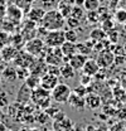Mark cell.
<instances>
[{"label": "cell", "instance_id": "6da1fadb", "mask_svg": "<svg viewBox=\"0 0 126 131\" xmlns=\"http://www.w3.org/2000/svg\"><path fill=\"white\" fill-rule=\"evenodd\" d=\"M40 25L43 28H46L48 32L58 30V29H63V27L66 25V19L61 15V13L57 9L48 10L44 14V18H43Z\"/></svg>", "mask_w": 126, "mask_h": 131}, {"label": "cell", "instance_id": "7a4b0ae2", "mask_svg": "<svg viewBox=\"0 0 126 131\" xmlns=\"http://www.w3.org/2000/svg\"><path fill=\"white\" fill-rule=\"evenodd\" d=\"M46 47H47V46H46V43H44V39L35 37V38H32L29 40H27L23 49H24L25 52H28L29 54H32L33 57L44 58V54H46V52H47V50H44Z\"/></svg>", "mask_w": 126, "mask_h": 131}, {"label": "cell", "instance_id": "3957f363", "mask_svg": "<svg viewBox=\"0 0 126 131\" xmlns=\"http://www.w3.org/2000/svg\"><path fill=\"white\" fill-rule=\"evenodd\" d=\"M71 95H72V90L66 83H58L50 91V97L56 103H67Z\"/></svg>", "mask_w": 126, "mask_h": 131}, {"label": "cell", "instance_id": "277c9868", "mask_svg": "<svg viewBox=\"0 0 126 131\" xmlns=\"http://www.w3.org/2000/svg\"><path fill=\"white\" fill-rule=\"evenodd\" d=\"M50 92L42 88V87H38L35 90L32 91V97L30 100L34 101L35 103H38V106L43 110H47L48 107L50 106Z\"/></svg>", "mask_w": 126, "mask_h": 131}, {"label": "cell", "instance_id": "5b68a950", "mask_svg": "<svg viewBox=\"0 0 126 131\" xmlns=\"http://www.w3.org/2000/svg\"><path fill=\"white\" fill-rule=\"evenodd\" d=\"M64 42H66V35H64V30H62V29L50 30L44 37V43L49 48H58Z\"/></svg>", "mask_w": 126, "mask_h": 131}, {"label": "cell", "instance_id": "8992f818", "mask_svg": "<svg viewBox=\"0 0 126 131\" xmlns=\"http://www.w3.org/2000/svg\"><path fill=\"white\" fill-rule=\"evenodd\" d=\"M49 48V47H48ZM63 53H62V49L61 47H58V48H49L46 52V54H44V61L47 62V64L49 66H61L64 63V61H63Z\"/></svg>", "mask_w": 126, "mask_h": 131}, {"label": "cell", "instance_id": "52a82bcc", "mask_svg": "<svg viewBox=\"0 0 126 131\" xmlns=\"http://www.w3.org/2000/svg\"><path fill=\"white\" fill-rule=\"evenodd\" d=\"M96 61L101 68H109L110 66H112V63H115V54L109 48L102 49L98 52Z\"/></svg>", "mask_w": 126, "mask_h": 131}, {"label": "cell", "instance_id": "ba28073f", "mask_svg": "<svg viewBox=\"0 0 126 131\" xmlns=\"http://www.w3.org/2000/svg\"><path fill=\"white\" fill-rule=\"evenodd\" d=\"M47 68H48V64L47 62L44 61V58L35 57L34 61L32 62V64L29 66V72H30V74L42 77V76H44L47 73Z\"/></svg>", "mask_w": 126, "mask_h": 131}, {"label": "cell", "instance_id": "9c48e42d", "mask_svg": "<svg viewBox=\"0 0 126 131\" xmlns=\"http://www.w3.org/2000/svg\"><path fill=\"white\" fill-rule=\"evenodd\" d=\"M5 16H6V19H8V20L13 21L14 24H18V23L23 19V16H24V12H23L19 6H16L15 4H10V5H8V6H6Z\"/></svg>", "mask_w": 126, "mask_h": 131}, {"label": "cell", "instance_id": "30bf717a", "mask_svg": "<svg viewBox=\"0 0 126 131\" xmlns=\"http://www.w3.org/2000/svg\"><path fill=\"white\" fill-rule=\"evenodd\" d=\"M34 58H35V57H33L28 52H25L24 49H20V50L18 52L16 57L14 58L15 67H25V68H29V66H30L32 62L34 61Z\"/></svg>", "mask_w": 126, "mask_h": 131}, {"label": "cell", "instance_id": "8fae6325", "mask_svg": "<svg viewBox=\"0 0 126 131\" xmlns=\"http://www.w3.org/2000/svg\"><path fill=\"white\" fill-rule=\"evenodd\" d=\"M58 83H59V82H58V77H57V76H53V74H50V73H46L44 76L40 77V87L44 88V90H47V91H49V92H50Z\"/></svg>", "mask_w": 126, "mask_h": 131}, {"label": "cell", "instance_id": "7c38bea8", "mask_svg": "<svg viewBox=\"0 0 126 131\" xmlns=\"http://www.w3.org/2000/svg\"><path fill=\"white\" fill-rule=\"evenodd\" d=\"M61 49H62V53H63V61L64 63H68V59L75 56L77 53V43H73V42H64L62 46H61Z\"/></svg>", "mask_w": 126, "mask_h": 131}, {"label": "cell", "instance_id": "4fadbf2b", "mask_svg": "<svg viewBox=\"0 0 126 131\" xmlns=\"http://www.w3.org/2000/svg\"><path fill=\"white\" fill-rule=\"evenodd\" d=\"M44 14H46V10L43 8H40V6H32L29 9V12L27 13L28 19L34 21V23H37L38 25L42 23V20L44 18Z\"/></svg>", "mask_w": 126, "mask_h": 131}, {"label": "cell", "instance_id": "5bb4252c", "mask_svg": "<svg viewBox=\"0 0 126 131\" xmlns=\"http://www.w3.org/2000/svg\"><path fill=\"white\" fill-rule=\"evenodd\" d=\"M100 69H101V67L98 66L97 61L88 57V59L86 61V63H85L83 68H82V72H83L85 74H88V76L93 77V76H96V74L100 72Z\"/></svg>", "mask_w": 126, "mask_h": 131}, {"label": "cell", "instance_id": "9a60e30c", "mask_svg": "<svg viewBox=\"0 0 126 131\" xmlns=\"http://www.w3.org/2000/svg\"><path fill=\"white\" fill-rule=\"evenodd\" d=\"M18 52H19V49L13 47L12 44H9V46H5L4 48L0 49V57L4 62H12V61H14Z\"/></svg>", "mask_w": 126, "mask_h": 131}, {"label": "cell", "instance_id": "2e32d148", "mask_svg": "<svg viewBox=\"0 0 126 131\" xmlns=\"http://www.w3.org/2000/svg\"><path fill=\"white\" fill-rule=\"evenodd\" d=\"M87 59H88V56H85V54H81V53H76L75 56H72L68 59V63L72 66L76 71H78V69L83 68V66H85Z\"/></svg>", "mask_w": 126, "mask_h": 131}, {"label": "cell", "instance_id": "e0dca14e", "mask_svg": "<svg viewBox=\"0 0 126 131\" xmlns=\"http://www.w3.org/2000/svg\"><path fill=\"white\" fill-rule=\"evenodd\" d=\"M1 78L6 82H15L18 80V73H16V67L13 66H8L1 71Z\"/></svg>", "mask_w": 126, "mask_h": 131}, {"label": "cell", "instance_id": "ac0fdd59", "mask_svg": "<svg viewBox=\"0 0 126 131\" xmlns=\"http://www.w3.org/2000/svg\"><path fill=\"white\" fill-rule=\"evenodd\" d=\"M67 103H69L73 108H79V110L86 107V100H85V97H81L78 95H76L75 92H72V95L69 96V100H68Z\"/></svg>", "mask_w": 126, "mask_h": 131}, {"label": "cell", "instance_id": "d6986e66", "mask_svg": "<svg viewBox=\"0 0 126 131\" xmlns=\"http://www.w3.org/2000/svg\"><path fill=\"white\" fill-rule=\"evenodd\" d=\"M106 37H107V34L102 28H94L90 32L88 39H91L93 43H98V42H102Z\"/></svg>", "mask_w": 126, "mask_h": 131}, {"label": "cell", "instance_id": "ffe728a7", "mask_svg": "<svg viewBox=\"0 0 126 131\" xmlns=\"http://www.w3.org/2000/svg\"><path fill=\"white\" fill-rule=\"evenodd\" d=\"M76 76V69L69 64V63H63L61 66V77L64 80H72Z\"/></svg>", "mask_w": 126, "mask_h": 131}, {"label": "cell", "instance_id": "44dd1931", "mask_svg": "<svg viewBox=\"0 0 126 131\" xmlns=\"http://www.w3.org/2000/svg\"><path fill=\"white\" fill-rule=\"evenodd\" d=\"M86 106H88L91 110H96V108H98L100 107V105H101V98L98 95H96V93H90V95H87L86 97Z\"/></svg>", "mask_w": 126, "mask_h": 131}, {"label": "cell", "instance_id": "7402d4cb", "mask_svg": "<svg viewBox=\"0 0 126 131\" xmlns=\"http://www.w3.org/2000/svg\"><path fill=\"white\" fill-rule=\"evenodd\" d=\"M54 131H69L72 129V122L69 118H63L61 121H54Z\"/></svg>", "mask_w": 126, "mask_h": 131}, {"label": "cell", "instance_id": "603a6c76", "mask_svg": "<svg viewBox=\"0 0 126 131\" xmlns=\"http://www.w3.org/2000/svg\"><path fill=\"white\" fill-rule=\"evenodd\" d=\"M10 44L13 46V47H15L16 49H20L24 48V44H25V39L23 38V35L19 33H15L13 37H10Z\"/></svg>", "mask_w": 126, "mask_h": 131}, {"label": "cell", "instance_id": "cb8c5ba5", "mask_svg": "<svg viewBox=\"0 0 126 131\" xmlns=\"http://www.w3.org/2000/svg\"><path fill=\"white\" fill-rule=\"evenodd\" d=\"M113 20L119 24H126V8H117L113 14Z\"/></svg>", "mask_w": 126, "mask_h": 131}, {"label": "cell", "instance_id": "d4e9b609", "mask_svg": "<svg viewBox=\"0 0 126 131\" xmlns=\"http://www.w3.org/2000/svg\"><path fill=\"white\" fill-rule=\"evenodd\" d=\"M100 6H101L100 0H85L83 3V8L86 12H96Z\"/></svg>", "mask_w": 126, "mask_h": 131}, {"label": "cell", "instance_id": "484cf974", "mask_svg": "<svg viewBox=\"0 0 126 131\" xmlns=\"http://www.w3.org/2000/svg\"><path fill=\"white\" fill-rule=\"evenodd\" d=\"M57 10L61 13V15H62L64 19H67V18H69V16H71L72 6H71V5L64 4V3H62V1H59V3H58V5H57Z\"/></svg>", "mask_w": 126, "mask_h": 131}, {"label": "cell", "instance_id": "4316f807", "mask_svg": "<svg viewBox=\"0 0 126 131\" xmlns=\"http://www.w3.org/2000/svg\"><path fill=\"white\" fill-rule=\"evenodd\" d=\"M25 84L32 90H35V88L40 87V77L34 76V74H29V77L25 80Z\"/></svg>", "mask_w": 126, "mask_h": 131}, {"label": "cell", "instance_id": "83f0119b", "mask_svg": "<svg viewBox=\"0 0 126 131\" xmlns=\"http://www.w3.org/2000/svg\"><path fill=\"white\" fill-rule=\"evenodd\" d=\"M85 8L83 6H79V5H73L72 6V10H71V16L77 19V20H82L83 16H85Z\"/></svg>", "mask_w": 126, "mask_h": 131}, {"label": "cell", "instance_id": "f1b7e54d", "mask_svg": "<svg viewBox=\"0 0 126 131\" xmlns=\"http://www.w3.org/2000/svg\"><path fill=\"white\" fill-rule=\"evenodd\" d=\"M58 3H59V0H39L40 8H43L46 12H48V10H53V9H57Z\"/></svg>", "mask_w": 126, "mask_h": 131}, {"label": "cell", "instance_id": "f546056e", "mask_svg": "<svg viewBox=\"0 0 126 131\" xmlns=\"http://www.w3.org/2000/svg\"><path fill=\"white\" fill-rule=\"evenodd\" d=\"M64 35H66V40L67 42H73V43H77L78 42V32L77 29H68V30H64Z\"/></svg>", "mask_w": 126, "mask_h": 131}, {"label": "cell", "instance_id": "4dcf8cb0", "mask_svg": "<svg viewBox=\"0 0 126 131\" xmlns=\"http://www.w3.org/2000/svg\"><path fill=\"white\" fill-rule=\"evenodd\" d=\"M33 3H34V0H15V4L16 6H19L23 12H29V9L32 8V5H33Z\"/></svg>", "mask_w": 126, "mask_h": 131}, {"label": "cell", "instance_id": "1f68e13d", "mask_svg": "<svg viewBox=\"0 0 126 131\" xmlns=\"http://www.w3.org/2000/svg\"><path fill=\"white\" fill-rule=\"evenodd\" d=\"M16 73H18V80L20 81H25L30 74L29 68H25V67H16Z\"/></svg>", "mask_w": 126, "mask_h": 131}, {"label": "cell", "instance_id": "d6a6232c", "mask_svg": "<svg viewBox=\"0 0 126 131\" xmlns=\"http://www.w3.org/2000/svg\"><path fill=\"white\" fill-rule=\"evenodd\" d=\"M86 19H87V23L93 25L96 23L100 21V16H98V13L97 10L96 12H87V15H86Z\"/></svg>", "mask_w": 126, "mask_h": 131}, {"label": "cell", "instance_id": "836d02e7", "mask_svg": "<svg viewBox=\"0 0 126 131\" xmlns=\"http://www.w3.org/2000/svg\"><path fill=\"white\" fill-rule=\"evenodd\" d=\"M101 23H102V24H101V28H102L105 32H110V30L113 29V27H115V20H112L110 18L102 20Z\"/></svg>", "mask_w": 126, "mask_h": 131}, {"label": "cell", "instance_id": "e575fe53", "mask_svg": "<svg viewBox=\"0 0 126 131\" xmlns=\"http://www.w3.org/2000/svg\"><path fill=\"white\" fill-rule=\"evenodd\" d=\"M9 106V95L5 91H0V108H6Z\"/></svg>", "mask_w": 126, "mask_h": 131}, {"label": "cell", "instance_id": "d590c367", "mask_svg": "<svg viewBox=\"0 0 126 131\" xmlns=\"http://www.w3.org/2000/svg\"><path fill=\"white\" fill-rule=\"evenodd\" d=\"M66 24L68 25V29H77L81 24V20H77V19L69 16V18L66 19Z\"/></svg>", "mask_w": 126, "mask_h": 131}, {"label": "cell", "instance_id": "8d00e7d4", "mask_svg": "<svg viewBox=\"0 0 126 131\" xmlns=\"http://www.w3.org/2000/svg\"><path fill=\"white\" fill-rule=\"evenodd\" d=\"M47 73H50V74L58 77V76H61V67H59V66H49L48 64Z\"/></svg>", "mask_w": 126, "mask_h": 131}, {"label": "cell", "instance_id": "74e56055", "mask_svg": "<svg viewBox=\"0 0 126 131\" xmlns=\"http://www.w3.org/2000/svg\"><path fill=\"white\" fill-rule=\"evenodd\" d=\"M72 92H75L76 95H78L81 97H86L87 96V88H86V86H79V87H76L75 88V91H72Z\"/></svg>", "mask_w": 126, "mask_h": 131}, {"label": "cell", "instance_id": "f35d334b", "mask_svg": "<svg viewBox=\"0 0 126 131\" xmlns=\"http://www.w3.org/2000/svg\"><path fill=\"white\" fill-rule=\"evenodd\" d=\"M91 80H92V77L91 76H88V74H82L81 76V84L82 86H87V84H90L91 83Z\"/></svg>", "mask_w": 126, "mask_h": 131}, {"label": "cell", "instance_id": "ab89813d", "mask_svg": "<svg viewBox=\"0 0 126 131\" xmlns=\"http://www.w3.org/2000/svg\"><path fill=\"white\" fill-rule=\"evenodd\" d=\"M120 4V0H110V6L112 9H117Z\"/></svg>", "mask_w": 126, "mask_h": 131}, {"label": "cell", "instance_id": "60d3db41", "mask_svg": "<svg viewBox=\"0 0 126 131\" xmlns=\"http://www.w3.org/2000/svg\"><path fill=\"white\" fill-rule=\"evenodd\" d=\"M59 1H62V3L67 4V5H71V6L76 5V0H59Z\"/></svg>", "mask_w": 126, "mask_h": 131}, {"label": "cell", "instance_id": "b9f144b4", "mask_svg": "<svg viewBox=\"0 0 126 131\" xmlns=\"http://www.w3.org/2000/svg\"><path fill=\"white\" fill-rule=\"evenodd\" d=\"M0 131H6V126H5V124L0 120Z\"/></svg>", "mask_w": 126, "mask_h": 131}, {"label": "cell", "instance_id": "7bdbcfd3", "mask_svg": "<svg viewBox=\"0 0 126 131\" xmlns=\"http://www.w3.org/2000/svg\"><path fill=\"white\" fill-rule=\"evenodd\" d=\"M83 3L85 0H76V5H79V6H83Z\"/></svg>", "mask_w": 126, "mask_h": 131}, {"label": "cell", "instance_id": "ee69618b", "mask_svg": "<svg viewBox=\"0 0 126 131\" xmlns=\"http://www.w3.org/2000/svg\"><path fill=\"white\" fill-rule=\"evenodd\" d=\"M120 5L122 8H126V0H120Z\"/></svg>", "mask_w": 126, "mask_h": 131}, {"label": "cell", "instance_id": "f6af8a7d", "mask_svg": "<svg viewBox=\"0 0 126 131\" xmlns=\"http://www.w3.org/2000/svg\"><path fill=\"white\" fill-rule=\"evenodd\" d=\"M3 21H4V19L0 16V29H1V25H3Z\"/></svg>", "mask_w": 126, "mask_h": 131}, {"label": "cell", "instance_id": "bcb514c9", "mask_svg": "<svg viewBox=\"0 0 126 131\" xmlns=\"http://www.w3.org/2000/svg\"><path fill=\"white\" fill-rule=\"evenodd\" d=\"M124 50H125V54H126V43H125V46H124Z\"/></svg>", "mask_w": 126, "mask_h": 131}, {"label": "cell", "instance_id": "7dc6e473", "mask_svg": "<svg viewBox=\"0 0 126 131\" xmlns=\"http://www.w3.org/2000/svg\"><path fill=\"white\" fill-rule=\"evenodd\" d=\"M29 131H38L37 129H32V130H29Z\"/></svg>", "mask_w": 126, "mask_h": 131}, {"label": "cell", "instance_id": "c3c4849f", "mask_svg": "<svg viewBox=\"0 0 126 131\" xmlns=\"http://www.w3.org/2000/svg\"><path fill=\"white\" fill-rule=\"evenodd\" d=\"M1 80H3V78H1V74H0V83H1Z\"/></svg>", "mask_w": 126, "mask_h": 131}, {"label": "cell", "instance_id": "681fc988", "mask_svg": "<svg viewBox=\"0 0 126 131\" xmlns=\"http://www.w3.org/2000/svg\"><path fill=\"white\" fill-rule=\"evenodd\" d=\"M100 1H101V3H102V1H105V0H100Z\"/></svg>", "mask_w": 126, "mask_h": 131}]
</instances>
